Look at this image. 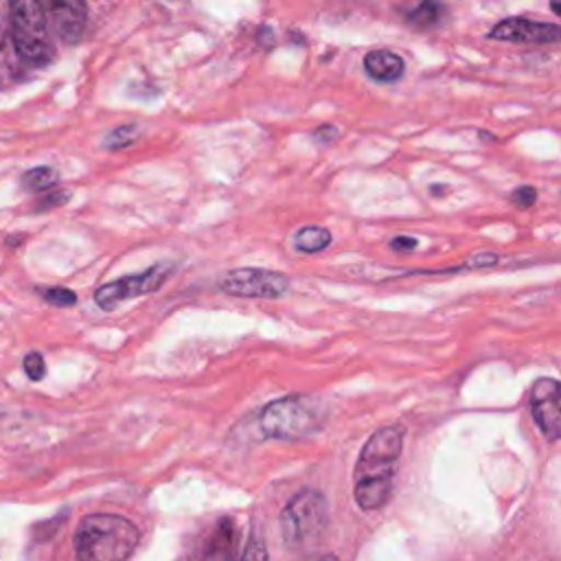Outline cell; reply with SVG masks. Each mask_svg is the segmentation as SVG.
Wrapping results in <instances>:
<instances>
[{
	"label": "cell",
	"mask_w": 561,
	"mask_h": 561,
	"mask_svg": "<svg viewBox=\"0 0 561 561\" xmlns=\"http://www.w3.org/2000/svg\"><path fill=\"white\" fill-rule=\"evenodd\" d=\"M241 561H267V548H265V541L252 533L248 543H245V550H243V557Z\"/></svg>",
	"instance_id": "obj_17"
},
{
	"label": "cell",
	"mask_w": 561,
	"mask_h": 561,
	"mask_svg": "<svg viewBox=\"0 0 561 561\" xmlns=\"http://www.w3.org/2000/svg\"><path fill=\"white\" fill-rule=\"evenodd\" d=\"M59 175L53 167H35V169H28L22 178L24 186L31 188V191H46L50 188L53 184H57Z\"/></svg>",
	"instance_id": "obj_16"
},
{
	"label": "cell",
	"mask_w": 561,
	"mask_h": 561,
	"mask_svg": "<svg viewBox=\"0 0 561 561\" xmlns=\"http://www.w3.org/2000/svg\"><path fill=\"white\" fill-rule=\"evenodd\" d=\"M416 245H419V241H416L414 237H394V239L390 241V248L397 250V252H410V250H414Z\"/></svg>",
	"instance_id": "obj_23"
},
{
	"label": "cell",
	"mask_w": 561,
	"mask_h": 561,
	"mask_svg": "<svg viewBox=\"0 0 561 561\" xmlns=\"http://www.w3.org/2000/svg\"><path fill=\"white\" fill-rule=\"evenodd\" d=\"M219 289L239 298H280L289 289V276L263 267H237L219 278Z\"/></svg>",
	"instance_id": "obj_6"
},
{
	"label": "cell",
	"mask_w": 561,
	"mask_h": 561,
	"mask_svg": "<svg viewBox=\"0 0 561 561\" xmlns=\"http://www.w3.org/2000/svg\"><path fill=\"white\" fill-rule=\"evenodd\" d=\"M24 373H26V377H28L31 381L44 379V375H46V364H44L42 353L33 351V353H28V355L24 357Z\"/></svg>",
	"instance_id": "obj_18"
},
{
	"label": "cell",
	"mask_w": 561,
	"mask_h": 561,
	"mask_svg": "<svg viewBox=\"0 0 561 561\" xmlns=\"http://www.w3.org/2000/svg\"><path fill=\"white\" fill-rule=\"evenodd\" d=\"M309 561H337L333 554H322V557H318V559H309Z\"/></svg>",
	"instance_id": "obj_25"
},
{
	"label": "cell",
	"mask_w": 561,
	"mask_h": 561,
	"mask_svg": "<svg viewBox=\"0 0 561 561\" xmlns=\"http://www.w3.org/2000/svg\"><path fill=\"white\" fill-rule=\"evenodd\" d=\"M9 35L20 59L31 66H46L55 59V44L48 35L46 11L39 2L22 0L9 4Z\"/></svg>",
	"instance_id": "obj_4"
},
{
	"label": "cell",
	"mask_w": 561,
	"mask_h": 561,
	"mask_svg": "<svg viewBox=\"0 0 561 561\" xmlns=\"http://www.w3.org/2000/svg\"><path fill=\"white\" fill-rule=\"evenodd\" d=\"M530 412L548 440H557L561 436V394L557 379L541 377L533 383Z\"/></svg>",
	"instance_id": "obj_8"
},
{
	"label": "cell",
	"mask_w": 561,
	"mask_h": 561,
	"mask_svg": "<svg viewBox=\"0 0 561 561\" xmlns=\"http://www.w3.org/2000/svg\"><path fill=\"white\" fill-rule=\"evenodd\" d=\"M327 500L316 489H305L296 493L283 508L278 524L285 543L302 546L313 541L327 526Z\"/></svg>",
	"instance_id": "obj_5"
},
{
	"label": "cell",
	"mask_w": 561,
	"mask_h": 561,
	"mask_svg": "<svg viewBox=\"0 0 561 561\" xmlns=\"http://www.w3.org/2000/svg\"><path fill=\"white\" fill-rule=\"evenodd\" d=\"M311 136H313L316 142H320V145H331V142L337 138V127H333V125H320V127L313 129Z\"/></svg>",
	"instance_id": "obj_22"
},
{
	"label": "cell",
	"mask_w": 561,
	"mask_h": 561,
	"mask_svg": "<svg viewBox=\"0 0 561 561\" xmlns=\"http://www.w3.org/2000/svg\"><path fill=\"white\" fill-rule=\"evenodd\" d=\"M296 250L305 254H313L324 250L331 243V232L322 226H305L296 232Z\"/></svg>",
	"instance_id": "obj_13"
},
{
	"label": "cell",
	"mask_w": 561,
	"mask_h": 561,
	"mask_svg": "<svg viewBox=\"0 0 561 561\" xmlns=\"http://www.w3.org/2000/svg\"><path fill=\"white\" fill-rule=\"evenodd\" d=\"M22 241V237H7V243L9 245H15V243H20Z\"/></svg>",
	"instance_id": "obj_26"
},
{
	"label": "cell",
	"mask_w": 561,
	"mask_h": 561,
	"mask_svg": "<svg viewBox=\"0 0 561 561\" xmlns=\"http://www.w3.org/2000/svg\"><path fill=\"white\" fill-rule=\"evenodd\" d=\"M401 449L403 430L399 425L381 427L366 440L353 471V493L359 508L377 511L388 502Z\"/></svg>",
	"instance_id": "obj_1"
},
{
	"label": "cell",
	"mask_w": 561,
	"mask_h": 561,
	"mask_svg": "<svg viewBox=\"0 0 561 561\" xmlns=\"http://www.w3.org/2000/svg\"><path fill=\"white\" fill-rule=\"evenodd\" d=\"M70 199V191H53V193H44L37 202H35V210H50L55 206H61Z\"/></svg>",
	"instance_id": "obj_20"
},
{
	"label": "cell",
	"mask_w": 561,
	"mask_h": 561,
	"mask_svg": "<svg viewBox=\"0 0 561 561\" xmlns=\"http://www.w3.org/2000/svg\"><path fill=\"white\" fill-rule=\"evenodd\" d=\"M234 541H237L234 524L230 519H219L202 546L199 561H232Z\"/></svg>",
	"instance_id": "obj_11"
},
{
	"label": "cell",
	"mask_w": 561,
	"mask_h": 561,
	"mask_svg": "<svg viewBox=\"0 0 561 561\" xmlns=\"http://www.w3.org/2000/svg\"><path fill=\"white\" fill-rule=\"evenodd\" d=\"M491 39L502 42H526V44H552L559 42L561 31L554 22H537L530 18H506L489 31Z\"/></svg>",
	"instance_id": "obj_9"
},
{
	"label": "cell",
	"mask_w": 561,
	"mask_h": 561,
	"mask_svg": "<svg viewBox=\"0 0 561 561\" xmlns=\"http://www.w3.org/2000/svg\"><path fill=\"white\" fill-rule=\"evenodd\" d=\"M537 199V191L533 186H517L513 193H511V202L519 208H528L533 206Z\"/></svg>",
	"instance_id": "obj_21"
},
{
	"label": "cell",
	"mask_w": 561,
	"mask_h": 561,
	"mask_svg": "<svg viewBox=\"0 0 561 561\" xmlns=\"http://www.w3.org/2000/svg\"><path fill=\"white\" fill-rule=\"evenodd\" d=\"M138 134H140V129L136 127V125H131V123H125V125H118V127H114V129H110L107 134H105V138H103V147L105 149H123V147H129L136 138H138Z\"/></svg>",
	"instance_id": "obj_15"
},
{
	"label": "cell",
	"mask_w": 561,
	"mask_h": 561,
	"mask_svg": "<svg viewBox=\"0 0 561 561\" xmlns=\"http://www.w3.org/2000/svg\"><path fill=\"white\" fill-rule=\"evenodd\" d=\"M364 68L366 72L375 79V81H381V83H392V81H399L403 77V59L392 53V50H370L366 57H364Z\"/></svg>",
	"instance_id": "obj_12"
},
{
	"label": "cell",
	"mask_w": 561,
	"mask_h": 561,
	"mask_svg": "<svg viewBox=\"0 0 561 561\" xmlns=\"http://www.w3.org/2000/svg\"><path fill=\"white\" fill-rule=\"evenodd\" d=\"M480 136L486 138V140H495V136H493V134H486V131H480Z\"/></svg>",
	"instance_id": "obj_27"
},
{
	"label": "cell",
	"mask_w": 561,
	"mask_h": 561,
	"mask_svg": "<svg viewBox=\"0 0 561 561\" xmlns=\"http://www.w3.org/2000/svg\"><path fill=\"white\" fill-rule=\"evenodd\" d=\"M171 270L173 267L169 263H156V265H151L149 270H145L140 274H131V276H123V278L112 280V283H105L94 291V302L101 309L110 311V309L118 307L121 302H125L129 298L151 294V291H156L164 285Z\"/></svg>",
	"instance_id": "obj_7"
},
{
	"label": "cell",
	"mask_w": 561,
	"mask_h": 561,
	"mask_svg": "<svg viewBox=\"0 0 561 561\" xmlns=\"http://www.w3.org/2000/svg\"><path fill=\"white\" fill-rule=\"evenodd\" d=\"M44 300L50 305H57V307H70L77 302V294L66 287H50L44 291Z\"/></svg>",
	"instance_id": "obj_19"
},
{
	"label": "cell",
	"mask_w": 561,
	"mask_h": 561,
	"mask_svg": "<svg viewBox=\"0 0 561 561\" xmlns=\"http://www.w3.org/2000/svg\"><path fill=\"white\" fill-rule=\"evenodd\" d=\"M140 541L134 522L123 515H85L75 533L77 561H127Z\"/></svg>",
	"instance_id": "obj_2"
},
{
	"label": "cell",
	"mask_w": 561,
	"mask_h": 561,
	"mask_svg": "<svg viewBox=\"0 0 561 561\" xmlns=\"http://www.w3.org/2000/svg\"><path fill=\"white\" fill-rule=\"evenodd\" d=\"M497 259H500V256L493 254V252H482V254L471 256V259H469V265H473V267H486V265H495Z\"/></svg>",
	"instance_id": "obj_24"
},
{
	"label": "cell",
	"mask_w": 561,
	"mask_h": 561,
	"mask_svg": "<svg viewBox=\"0 0 561 561\" xmlns=\"http://www.w3.org/2000/svg\"><path fill=\"white\" fill-rule=\"evenodd\" d=\"M440 13H443V7H440V4H436V2H421V4H416L414 9L405 11V20L412 22L414 26L425 28V26L436 24V22L440 20Z\"/></svg>",
	"instance_id": "obj_14"
},
{
	"label": "cell",
	"mask_w": 561,
	"mask_h": 561,
	"mask_svg": "<svg viewBox=\"0 0 561 561\" xmlns=\"http://www.w3.org/2000/svg\"><path fill=\"white\" fill-rule=\"evenodd\" d=\"M48 11L61 42L75 44L81 39L88 22V7L83 2H50Z\"/></svg>",
	"instance_id": "obj_10"
},
{
	"label": "cell",
	"mask_w": 561,
	"mask_h": 561,
	"mask_svg": "<svg viewBox=\"0 0 561 561\" xmlns=\"http://www.w3.org/2000/svg\"><path fill=\"white\" fill-rule=\"evenodd\" d=\"M324 423V410L318 399L307 394H287L270 401L259 416L261 432L278 440H298L316 434Z\"/></svg>",
	"instance_id": "obj_3"
}]
</instances>
